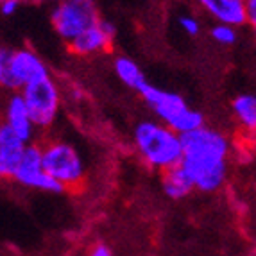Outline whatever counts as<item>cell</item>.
<instances>
[{
    "label": "cell",
    "mask_w": 256,
    "mask_h": 256,
    "mask_svg": "<svg viewBox=\"0 0 256 256\" xmlns=\"http://www.w3.org/2000/svg\"><path fill=\"white\" fill-rule=\"evenodd\" d=\"M180 166L186 172L194 190L202 194L218 192L230 176L231 140L222 131L208 126L181 134Z\"/></svg>",
    "instance_id": "1"
},
{
    "label": "cell",
    "mask_w": 256,
    "mask_h": 256,
    "mask_svg": "<svg viewBox=\"0 0 256 256\" xmlns=\"http://www.w3.org/2000/svg\"><path fill=\"white\" fill-rule=\"evenodd\" d=\"M132 144L138 156L149 168L165 172L181 162V134L158 120H142L134 126Z\"/></svg>",
    "instance_id": "2"
},
{
    "label": "cell",
    "mask_w": 256,
    "mask_h": 256,
    "mask_svg": "<svg viewBox=\"0 0 256 256\" xmlns=\"http://www.w3.org/2000/svg\"><path fill=\"white\" fill-rule=\"evenodd\" d=\"M140 95L147 106L152 110L158 122L165 124L166 128L176 131L178 134H186V132L206 126L204 115L201 111L188 106L186 100L176 92L162 90L158 86L147 82L142 88Z\"/></svg>",
    "instance_id": "3"
},
{
    "label": "cell",
    "mask_w": 256,
    "mask_h": 256,
    "mask_svg": "<svg viewBox=\"0 0 256 256\" xmlns=\"http://www.w3.org/2000/svg\"><path fill=\"white\" fill-rule=\"evenodd\" d=\"M43 170L64 190H76L86 180V163L74 144L61 138L40 142Z\"/></svg>",
    "instance_id": "4"
},
{
    "label": "cell",
    "mask_w": 256,
    "mask_h": 256,
    "mask_svg": "<svg viewBox=\"0 0 256 256\" xmlns=\"http://www.w3.org/2000/svg\"><path fill=\"white\" fill-rule=\"evenodd\" d=\"M29 116L38 131H47L54 126L61 110V90L54 77L48 74L29 82L20 90Z\"/></svg>",
    "instance_id": "5"
},
{
    "label": "cell",
    "mask_w": 256,
    "mask_h": 256,
    "mask_svg": "<svg viewBox=\"0 0 256 256\" xmlns=\"http://www.w3.org/2000/svg\"><path fill=\"white\" fill-rule=\"evenodd\" d=\"M98 20L100 13L95 0H61L50 11V24L56 34L66 43Z\"/></svg>",
    "instance_id": "6"
},
{
    "label": "cell",
    "mask_w": 256,
    "mask_h": 256,
    "mask_svg": "<svg viewBox=\"0 0 256 256\" xmlns=\"http://www.w3.org/2000/svg\"><path fill=\"white\" fill-rule=\"evenodd\" d=\"M48 74L50 72H48L45 61L32 48L22 47L8 50L2 88L8 92H20L29 82L48 76Z\"/></svg>",
    "instance_id": "7"
},
{
    "label": "cell",
    "mask_w": 256,
    "mask_h": 256,
    "mask_svg": "<svg viewBox=\"0 0 256 256\" xmlns=\"http://www.w3.org/2000/svg\"><path fill=\"white\" fill-rule=\"evenodd\" d=\"M11 180L16 184L30 190H40L47 194H63L64 188L56 180H52L42 165V149L40 142H32L24 147L22 158L13 172Z\"/></svg>",
    "instance_id": "8"
},
{
    "label": "cell",
    "mask_w": 256,
    "mask_h": 256,
    "mask_svg": "<svg viewBox=\"0 0 256 256\" xmlns=\"http://www.w3.org/2000/svg\"><path fill=\"white\" fill-rule=\"evenodd\" d=\"M115 24L100 18L95 26L88 27L81 34H77L72 42H68V48L72 54L79 56V58H90V56L110 50V47L115 42Z\"/></svg>",
    "instance_id": "9"
},
{
    "label": "cell",
    "mask_w": 256,
    "mask_h": 256,
    "mask_svg": "<svg viewBox=\"0 0 256 256\" xmlns=\"http://www.w3.org/2000/svg\"><path fill=\"white\" fill-rule=\"evenodd\" d=\"M2 122L14 132V136L20 138L24 144H32L36 142L38 129L34 128L32 120L29 116V111L26 102L22 98L20 92H9L6 98L4 108H2Z\"/></svg>",
    "instance_id": "10"
},
{
    "label": "cell",
    "mask_w": 256,
    "mask_h": 256,
    "mask_svg": "<svg viewBox=\"0 0 256 256\" xmlns=\"http://www.w3.org/2000/svg\"><path fill=\"white\" fill-rule=\"evenodd\" d=\"M197 6L217 24L240 27L246 26L244 0H196Z\"/></svg>",
    "instance_id": "11"
},
{
    "label": "cell",
    "mask_w": 256,
    "mask_h": 256,
    "mask_svg": "<svg viewBox=\"0 0 256 256\" xmlns=\"http://www.w3.org/2000/svg\"><path fill=\"white\" fill-rule=\"evenodd\" d=\"M27 144L14 136V132L0 120V181L11 180Z\"/></svg>",
    "instance_id": "12"
},
{
    "label": "cell",
    "mask_w": 256,
    "mask_h": 256,
    "mask_svg": "<svg viewBox=\"0 0 256 256\" xmlns=\"http://www.w3.org/2000/svg\"><path fill=\"white\" fill-rule=\"evenodd\" d=\"M162 186L166 197H170L172 201H181L194 192V184L186 172L180 165L172 166L168 170L162 172Z\"/></svg>",
    "instance_id": "13"
},
{
    "label": "cell",
    "mask_w": 256,
    "mask_h": 256,
    "mask_svg": "<svg viewBox=\"0 0 256 256\" xmlns=\"http://www.w3.org/2000/svg\"><path fill=\"white\" fill-rule=\"evenodd\" d=\"M113 70H115L116 77L124 82L128 88L138 92L140 94L142 88L147 84V79L142 72V68L138 66L136 61H132L128 56H118L113 61Z\"/></svg>",
    "instance_id": "14"
},
{
    "label": "cell",
    "mask_w": 256,
    "mask_h": 256,
    "mask_svg": "<svg viewBox=\"0 0 256 256\" xmlns=\"http://www.w3.org/2000/svg\"><path fill=\"white\" fill-rule=\"evenodd\" d=\"M231 110L244 131L254 132L256 129V97L252 94H240L233 98Z\"/></svg>",
    "instance_id": "15"
},
{
    "label": "cell",
    "mask_w": 256,
    "mask_h": 256,
    "mask_svg": "<svg viewBox=\"0 0 256 256\" xmlns=\"http://www.w3.org/2000/svg\"><path fill=\"white\" fill-rule=\"evenodd\" d=\"M212 38L218 45H224V47H231L235 45L236 40H238V30L236 27L228 26V24H215L212 27Z\"/></svg>",
    "instance_id": "16"
},
{
    "label": "cell",
    "mask_w": 256,
    "mask_h": 256,
    "mask_svg": "<svg viewBox=\"0 0 256 256\" xmlns=\"http://www.w3.org/2000/svg\"><path fill=\"white\" fill-rule=\"evenodd\" d=\"M180 27L186 32L188 36H199L201 34V22L192 14H184L180 18Z\"/></svg>",
    "instance_id": "17"
},
{
    "label": "cell",
    "mask_w": 256,
    "mask_h": 256,
    "mask_svg": "<svg viewBox=\"0 0 256 256\" xmlns=\"http://www.w3.org/2000/svg\"><path fill=\"white\" fill-rule=\"evenodd\" d=\"M22 2L24 0H2L0 2V14L2 16H13L18 9H20Z\"/></svg>",
    "instance_id": "18"
},
{
    "label": "cell",
    "mask_w": 256,
    "mask_h": 256,
    "mask_svg": "<svg viewBox=\"0 0 256 256\" xmlns=\"http://www.w3.org/2000/svg\"><path fill=\"white\" fill-rule=\"evenodd\" d=\"M90 256H113V252H111V249L108 248L106 244H97V246L92 248Z\"/></svg>",
    "instance_id": "19"
},
{
    "label": "cell",
    "mask_w": 256,
    "mask_h": 256,
    "mask_svg": "<svg viewBox=\"0 0 256 256\" xmlns=\"http://www.w3.org/2000/svg\"><path fill=\"white\" fill-rule=\"evenodd\" d=\"M6 58H8V50L0 47V88H2V81H4V72H6Z\"/></svg>",
    "instance_id": "20"
},
{
    "label": "cell",
    "mask_w": 256,
    "mask_h": 256,
    "mask_svg": "<svg viewBox=\"0 0 256 256\" xmlns=\"http://www.w3.org/2000/svg\"><path fill=\"white\" fill-rule=\"evenodd\" d=\"M42 2H54V4H58V2H61V0H42Z\"/></svg>",
    "instance_id": "21"
},
{
    "label": "cell",
    "mask_w": 256,
    "mask_h": 256,
    "mask_svg": "<svg viewBox=\"0 0 256 256\" xmlns=\"http://www.w3.org/2000/svg\"><path fill=\"white\" fill-rule=\"evenodd\" d=\"M0 2H2V0H0Z\"/></svg>",
    "instance_id": "22"
}]
</instances>
